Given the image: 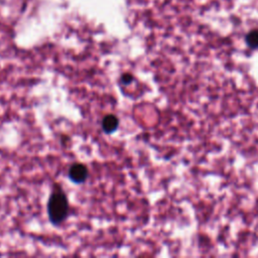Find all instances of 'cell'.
Segmentation results:
<instances>
[{
  "label": "cell",
  "instance_id": "4",
  "mask_svg": "<svg viewBox=\"0 0 258 258\" xmlns=\"http://www.w3.org/2000/svg\"><path fill=\"white\" fill-rule=\"evenodd\" d=\"M245 42L252 49L258 48V28L252 29L246 34Z\"/></svg>",
  "mask_w": 258,
  "mask_h": 258
},
{
  "label": "cell",
  "instance_id": "1",
  "mask_svg": "<svg viewBox=\"0 0 258 258\" xmlns=\"http://www.w3.org/2000/svg\"><path fill=\"white\" fill-rule=\"evenodd\" d=\"M47 214L52 225H60L69 215V202L62 188L55 184L47 202Z\"/></svg>",
  "mask_w": 258,
  "mask_h": 258
},
{
  "label": "cell",
  "instance_id": "2",
  "mask_svg": "<svg viewBox=\"0 0 258 258\" xmlns=\"http://www.w3.org/2000/svg\"><path fill=\"white\" fill-rule=\"evenodd\" d=\"M89 176V169L83 163H74L69 169V178L75 183H83Z\"/></svg>",
  "mask_w": 258,
  "mask_h": 258
},
{
  "label": "cell",
  "instance_id": "3",
  "mask_svg": "<svg viewBox=\"0 0 258 258\" xmlns=\"http://www.w3.org/2000/svg\"><path fill=\"white\" fill-rule=\"evenodd\" d=\"M118 126H119V120L113 114L106 115L102 120V130L107 134H111L115 132Z\"/></svg>",
  "mask_w": 258,
  "mask_h": 258
},
{
  "label": "cell",
  "instance_id": "5",
  "mask_svg": "<svg viewBox=\"0 0 258 258\" xmlns=\"http://www.w3.org/2000/svg\"><path fill=\"white\" fill-rule=\"evenodd\" d=\"M132 81H133V76L130 74H124L121 77V82L124 85H130L132 83Z\"/></svg>",
  "mask_w": 258,
  "mask_h": 258
}]
</instances>
